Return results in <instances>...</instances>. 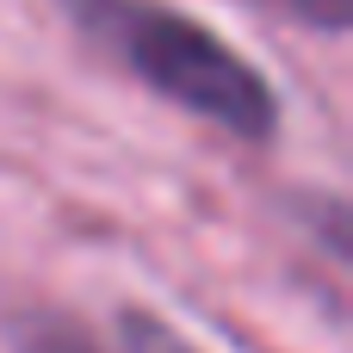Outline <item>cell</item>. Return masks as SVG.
Instances as JSON below:
<instances>
[{"instance_id": "1", "label": "cell", "mask_w": 353, "mask_h": 353, "mask_svg": "<svg viewBox=\"0 0 353 353\" xmlns=\"http://www.w3.org/2000/svg\"><path fill=\"white\" fill-rule=\"evenodd\" d=\"M62 6L124 74H137L168 105L211 118L242 143H267L279 130V99L267 74L180 6L168 0H62Z\"/></svg>"}, {"instance_id": "2", "label": "cell", "mask_w": 353, "mask_h": 353, "mask_svg": "<svg viewBox=\"0 0 353 353\" xmlns=\"http://www.w3.org/2000/svg\"><path fill=\"white\" fill-rule=\"evenodd\" d=\"M12 353H99V341L68 310H25L12 323Z\"/></svg>"}, {"instance_id": "3", "label": "cell", "mask_w": 353, "mask_h": 353, "mask_svg": "<svg viewBox=\"0 0 353 353\" xmlns=\"http://www.w3.org/2000/svg\"><path fill=\"white\" fill-rule=\"evenodd\" d=\"M248 6L279 12V19H292V25H310V31H323V37H341L353 25V0H248Z\"/></svg>"}, {"instance_id": "4", "label": "cell", "mask_w": 353, "mask_h": 353, "mask_svg": "<svg viewBox=\"0 0 353 353\" xmlns=\"http://www.w3.org/2000/svg\"><path fill=\"white\" fill-rule=\"evenodd\" d=\"M118 335H124V353H199L174 323H161L149 310H124L118 316Z\"/></svg>"}]
</instances>
